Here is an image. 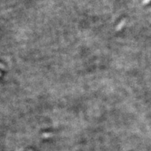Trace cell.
Instances as JSON below:
<instances>
[{"label":"cell","instance_id":"obj_1","mask_svg":"<svg viewBox=\"0 0 151 151\" xmlns=\"http://www.w3.org/2000/svg\"><path fill=\"white\" fill-rule=\"evenodd\" d=\"M149 1H150V0H145V1L144 2H145V3H148V2H149Z\"/></svg>","mask_w":151,"mask_h":151}]
</instances>
